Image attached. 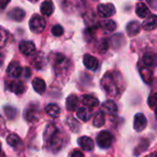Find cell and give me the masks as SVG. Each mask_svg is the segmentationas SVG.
Returning a JSON list of instances; mask_svg holds the SVG:
<instances>
[{"label": "cell", "instance_id": "1", "mask_svg": "<svg viewBox=\"0 0 157 157\" xmlns=\"http://www.w3.org/2000/svg\"><path fill=\"white\" fill-rule=\"evenodd\" d=\"M43 138H44L46 145L49 147V149L52 152L57 153L61 150L63 146V138L60 130L57 129L55 125L50 124L47 126Z\"/></svg>", "mask_w": 157, "mask_h": 157}, {"label": "cell", "instance_id": "2", "mask_svg": "<svg viewBox=\"0 0 157 157\" xmlns=\"http://www.w3.org/2000/svg\"><path fill=\"white\" fill-rule=\"evenodd\" d=\"M116 82H117V80L115 76L113 75V73H107L102 79L101 85L108 94L116 95L119 93V88Z\"/></svg>", "mask_w": 157, "mask_h": 157}, {"label": "cell", "instance_id": "3", "mask_svg": "<svg viewBox=\"0 0 157 157\" xmlns=\"http://www.w3.org/2000/svg\"><path fill=\"white\" fill-rule=\"evenodd\" d=\"M46 27V20L42 16L34 15L29 20V29L33 33H40Z\"/></svg>", "mask_w": 157, "mask_h": 157}, {"label": "cell", "instance_id": "4", "mask_svg": "<svg viewBox=\"0 0 157 157\" xmlns=\"http://www.w3.org/2000/svg\"><path fill=\"white\" fill-rule=\"evenodd\" d=\"M97 143L98 146L102 149L109 148L113 143V136L110 132L103 130L99 132V134L97 137Z\"/></svg>", "mask_w": 157, "mask_h": 157}, {"label": "cell", "instance_id": "5", "mask_svg": "<svg viewBox=\"0 0 157 157\" xmlns=\"http://www.w3.org/2000/svg\"><path fill=\"white\" fill-rule=\"evenodd\" d=\"M116 12L115 6L113 4L107 3V4H100L98 6V16L101 18H109L113 16Z\"/></svg>", "mask_w": 157, "mask_h": 157}, {"label": "cell", "instance_id": "6", "mask_svg": "<svg viewBox=\"0 0 157 157\" xmlns=\"http://www.w3.org/2000/svg\"><path fill=\"white\" fill-rule=\"evenodd\" d=\"M39 116H40V112H39L38 105H28L27 108L25 109L24 118L27 121L35 122L39 119Z\"/></svg>", "mask_w": 157, "mask_h": 157}, {"label": "cell", "instance_id": "7", "mask_svg": "<svg viewBox=\"0 0 157 157\" xmlns=\"http://www.w3.org/2000/svg\"><path fill=\"white\" fill-rule=\"evenodd\" d=\"M54 70L56 75L58 76L59 74H61L63 71V68H66L67 66V59L65 58L64 56L61 55V54H57L55 56L54 58Z\"/></svg>", "mask_w": 157, "mask_h": 157}, {"label": "cell", "instance_id": "8", "mask_svg": "<svg viewBox=\"0 0 157 157\" xmlns=\"http://www.w3.org/2000/svg\"><path fill=\"white\" fill-rule=\"evenodd\" d=\"M146 126H147V119L145 116L142 113L136 114L134 117V124H133L134 130L137 132H141L146 128Z\"/></svg>", "mask_w": 157, "mask_h": 157}, {"label": "cell", "instance_id": "9", "mask_svg": "<svg viewBox=\"0 0 157 157\" xmlns=\"http://www.w3.org/2000/svg\"><path fill=\"white\" fill-rule=\"evenodd\" d=\"M7 74L14 79L19 78L22 74V68H21L20 64L17 61L11 62L7 68Z\"/></svg>", "mask_w": 157, "mask_h": 157}, {"label": "cell", "instance_id": "10", "mask_svg": "<svg viewBox=\"0 0 157 157\" xmlns=\"http://www.w3.org/2000/svg\"><path fill=\"white\" fill-rule=\"evenodd\" d=\"M35 50V44L30 41H23L19 43V51L25 56H30L34 54Z\"/></svg>", "mask_w": 157, "mask_h": 157}, {"label": "cell", "instance_id": "11", "mask_svg": "<svg viewBox=\"0 0 157 157\" xmlns=\"http://www.w3.org/2000/svg\"><path fill=\"white\" fill-rule=\"evenodd\" d=\"M83 63L86 66V68H87L88 69L91 70H97L98 67V59L88 54H86L83 57Z\"/></svg>", "mask_w": 157, "mask_h": 157}, {"label": "cell", "instance_id": "12", "mask_svg": "<svg viewBox=\"0 0 157 157\" xmlns=\"http://www.w3.org/2000/svg\"><path fill=\"white\" fill-rule=\"evenodd\" d=\"M143 29L145 31H153L157 28V16L156 15H151L148 16L145 20L143 22L142 25Z\"/></svg>", "mask_w": 157, "mask_h": 157}, {"label": "cell", "instance_id": "13", "mask_svg": "<svg viewBox=\"0 0 157 157\" xmlns=\"http://www.w3.org/2000/svg\"><path fill=\"white\" fill-rule=\"evenodd\" d=\"M25 11L22 9V8H19V7H16V8H13L11 9L8 14H7V17L12 19V20H15V21H21L24 19L25 18Z\"/></svg>", "mask_w": 157, "mask_h": 157}, {"label": "cell", "instance_id": "14", "mask_svg": "<svg viewBox=\"0 0 157 157\" xmlns=\"http://www.w3.org/2000/svg\"><path fill=\"white\" fill-rule=\"evenodd\" d=\"M78 144L79 146L86 152H89L91 150H93L94 148V142L91 138L87 137V136H83L81 138L78 139Z\"/></svg>", "mask_w": 157, "mask_h": 157}, {"label": "cell", "instance_id": "15", "mask_svg": "<svg viewBox=\"0 0 157 157\" xmlns=\"http://www.w3.org/2000/svg\"><path fill=\"white\" fill-rule=\"evenodd\" d=\"M8 89L16 94H22L26 91V87L21 81H11L8 83Z\"/></svg>", "mask_w": 157, "mask_h": 157}, {"label": "cell", "instance_id": "16", "mask_svg": "<svg viewBox=\"0 0 157 157\" xmlns=\"http://www.w3.org/2000/svg\"><path fill=\"white\" fill-rule=\"evenodd\" d=\"M54 11V5L52 0H45L40 6V12L44 16H51Z\"/></svg>", "mask_w": 157, "mask_h": 157}, {"label": "cell", "instance_id": "17", "mask_svg": "<svg viewBox=\"0 0 157 157\" xmlns=\"http://www.w3.org/2000/svg\"><path fill=\"white\" fill-rule=\"evenodd\" d=\"M136 14L139 18L144 19V18H147L149 16L150 10L144 3L139 2L136 6Z\"/></svg>", "mask_w": 157, "mask_h": 157}, {"label": "cell", "instance_id": "18", "mask_svg": "<svg viewBox=\"0 0 157 157\" xmlns=\"http://www.w3.org/2000/svg\"><path fill=\"white\" fill-rule=\"evenodd\" d=\"M32 86H33V89L36 93L41 94L45 92L46 90V84H45V81L40 78H36L32 81Z\"/></svg>", "mask_w": 157, "mask_h": 157}, {"label": "cell", "instance_id": "19", "mask_svg": "<svg viewBox=\"0 0 157 157\" xmlns=\"http://www.w3.org/2000/svg\"><path fill=\"white\" fill-rule=\"evenodd\" d=\"M45 111L50 117H52L53 118H57L60 116V113H61V109H60L59 105H57L56 104L48 105L45 107Z\"/></svg>", "mask_w": 157, "mask_h": 157}, {"label": "cell", "instance_id": "20", "mask_svg": "<svg viewBox=\"0 0 157 157\" xmlns=\"http://www.w3.org/2000/svg\"><path fill=\"white\" fill-rule=\"evenodd\" d=\"M141 30V25L137 21H131L127 25V33L129 36H134L140 32Z\"/></svg>", "mask_w": 157, "mask_h": 157}, {"label": "cell", "instance_id": "21", "mask_svg": "<svg viewBox=\"0 0 157 157\" xmlns=\"http://www.w3.org/2000/svg\"><path fill=\"white\" fill-rule=\"evenodd\" d=\"M102 108H103V110H104L106 113H108V114H109V115L116 114L117 111H118V106H117V105H116L113 101H111V100L106 101V102L102 105Z\"/></svg>", "mask_w": 157, "mask_h": 157}, {"label": "cell", "instance_id": "22", "mask_svg": "<svg viewBox=\"0 0 157 157\" xmlns=\"http://www.w3.org/2000/svg\"><path fill=\"white\" fill-rule=\"evenodd\" d=\"M143 62L147 68H154L157 65V58L153 54L147 53L143 57Z\"/></svg>", "mask_w": 157, "mask_h": 157}, {"label": "cell", "instance_id": "23", "mask_svg": "<svg viewBox=\"0 0 157 157\" xmlns=\"http://www.w3.org/2000/svg\"><path fill=\"white\" fill-rule=\"evenodd\" d=\"M102 30L105 31V32H113L116 29H117V24L115 21L111 20V19H107V20H104L101 22L100 24Z\"/></svg>", "mask_w": 157, "mask_h": 157}, {"label": "cell", "instance_id": "24", "mask_svg": "<svg viewBox=\"0 0 157 157\" xmlns=\"http://www.w3.org/2000/svg\"><path fill=\"white\" fill-rule=\"evenodd\" d=\"M76 116L82 121H88L91 118V111L86 107H80L76 111Z\"/></svg>", "mask_w": 157, "mask_h": 157}, {"label": "cell", "instance_id": "25", "mask_svg": "<svg viewBox=\"0 0 157 157\" xmlns=\"http://www.w3.org/2000/svg\"><path fill=\"white\" fill-rule=\"evenodd\" d=\"M82 102L87 107H96L99 105V101L96 97L91 95H84L82 98Z\"/></svg>", "mask_w": 157, "mask_h": 157}, {"label": "cell", "instance_id": "26", "mask_svg": "<svg viewBox=\"0 0 157 157\" xmlns=\"http://www.w3.org/2000/svg\"><path fill=\"white\" fill-rule=\"evenodd\" d=\"M78 105V98L76 95H70L66 99V109L68 111H75Z\"/></svg>", "mask_w": 157, "mask_h": 157}, {"label": "cell", "instance_id": "27", "mask_svg": "<svg viewBox=\"0 0 157 157\" xmlns=\"http://www.w3.org/2000/svg\"><path fill=\"white\" fill-rule=\"evenodd\" d=\"M46 62H47V60H46L44 55H42V54H39V55L35 56L34 58L32 59V64L37 68H41L43 66L46 65Z\"/></svg>", "mask_w": 157, "mask_h": 157}, {"label": "cell", "instance_id": "28", "mask_svg": "<svg viewBox=\"0 0 157 157\" xmlns=\"http://www.w3.org/2000/svg\"><path fill=\"white\" fill-rule=\"evenodd\" d=\"M6 143L11 147H14V148H17V147L22 145V142H21L20 138L17 135H16V134H10V135H8V137L6 138Z\"/></svg>", "mask_w": 157, "mask_h": 157}, {"label": "cell", "instance_id": "29", "mask_svg": "<svg viewBox=\"0 0 157 157\" xmlns=\"http://www.w3.org/2000/svg\"><path fill=\"white\" fill-rule=\"evenodd\" d=\"M105 124V116L103 112H98L96 114L93 119V126L96 128H100Z\"/></svg>", "mask_w": 157, "mask_h": 157}, {"label": "cell", "instance_id": "30", "mask_svg": "<svg viewBox=\"0 0 157 157\" xmlns=\"http://www.w3.org/2000/svg\"><path fill=\"white\" fill-rule=\"evenodd\" d=\"M148 105L151 108L155 109L157 107V93H154L148 99Z\"/></svg>", "mask_w": 157, "mask_h": 157}, {"label": "cell", "instance_id": "31", "mask_svg": "<svg viewBox=\"0 0 157 157\" xmlns=\"http://www.w3.org/2000/svg\"><path fill=\"white\" fill-rule=\"evenodd\" d=\"M108 47H109V43H108V41L106 39H101L99 42H98V50L101 53H104L108 50Z\"/></svg>", "mask_w": 157, "mask_h": 157}, {"label": "cell", "instance_id": "32", "mask_svg": "<svg viewBox=\"0 0 157 157\" xmlns=\"http://www.w3.org/2000/svg\"><path fill=\"white\" fill-rule=\"evenodd\" d=\"M52 35H54L56 37L62 36L63 34V29L61 25H54L52 28Z\"/></svg>", "mask_w": 157, "mask_h": 157}, {"label": "cell", "instance_id": "33", "mask_svg": "<svg viewBox=\"0 0 157 157\" xmlns=\"http://www.w3.org/2000/svg\"><path fill=\"white\" fill-rule=\"evenodd\" d=\"M6 41H7V34H6V32L4 30L0 29V48L5 46V44L6 43Z\"/></svg>", "mask_w": 157, "mask_h": 157}, {"label": "cell", "instance_id": "34", "mask_svg": "<svg viewBox=\"0 0 157 157\" xmlns=\"http://www.w3.org/2000/svg\"><path fill=\"white\" fill-rule=\"evenodd\" d=\"M68 126L70 127V129L73 130V131H78V127H79V124L76 120H75L74 118H69L68 119Z\"/></svg>", "mask_w": 157, "mask_h": 157}, {"label": "cell", "instance_id": "35", "mask_svg": "<svg viewBox=\"0 0 157 157\" xmlns=\"http://www.w3.org/2000/svg\"><path fill=\"white\" fill-rule=\"evenodd\" d=\"M5 112H6V115L9 118H13L16 110H15L14 108H12V107H6V108H5Z\"/></svg>", "mask_w": 157, "mask_h": 157}, {"label": "cell", "instance_id": "36", "mask_svg": "<svg viewBox=\"0 0 157 157\" xmlns=\"http://www.w3.org/2000/svg\"><path fill=\"white\" fill-rule=\"evenodd\" d=\"M71 157H85V156H84V154H83L81 151H79V150H75V151L72 153Z\"/></svg>", "mask_w": 157, "mask_h": 157}, {"label": "cell", "instance_id": "37", "mask_svg": "<svg viewBox=\"0 0 157 157\" xmlns=\"http://www.w3.org/2000/svg\"><path fill=\"white\" fill-rule=\"evenodd\" d=\"M10 1L11 0H0V8L4 9L10 3Z\"/></svg>", "mask_w": 157, "mask_h": 157}, {"label": "cell", "instance_id": "38", "mask_svg": "<svg viewBox=\"0 0 157 157\" xmlns=\"http://www.w3.org/2000/svg\"><path fill=\"white\" fill-rule=\"evenodd\" d=\"M4 126H5V121H4L3 118L0 116V130L4 128Z\"/></svg>", "mask_w": 157, "mask_h": 157}, {"label": "cell", "instance_id": "39", "mask_svg": "<svg viewBox=\"0 0 157 157\" xmlns=\"http://www.w3.org/2000/svg\"><path fill=\"white\" fill-rule=\"evenodd\" d=\"M145 157H157V153H154V154L149 155H147V156Z\"/></svg>", "mask_w": 157, "mask_h": 157}, {"label": "cell", "instance_id": "40", "mask_svg": "<svg viewBox=\"0 0 157 157\" xmlns=\"http://www.w3.org/2000/svg\"><path fill=\"white\" fill-rule=\"evenodd\" d=\"M29 1H30L31 3H37V2L40 1V0H29Z\"/></svg>", "mask_w": 157, "mask_h": 157}, {"label": "cell", "instance_id": "41", "mask_svg": "<svg viewBox=\"0 0 157 157\" xmlns=\"http://www.w3.org/2000/svg\"><path fill=\"white\" fill-rule=\"evenodd\" d=\"M155 116H156V118H157V107L155 109Z\"/></svg>", "mask_w": 157, "mask_h": 157}, {"label": "cell", "instance_id": "42", "mask_svg": "<svg viewBox=\"0 0 157 157\" xmlns=\"http://www.w3.org/2000/svg\"><path fill=\"white\" fill-rule=\"evenodd\" d=\"M0 150H1V143H0Z\"/></svg>", "mask_w": 157, "mask_h": 157}]
</instances>
